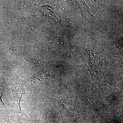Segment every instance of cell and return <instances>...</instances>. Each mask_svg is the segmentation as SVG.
Segmentation results:
<instances>
[{
  "mask_svg": "<svg viewBox=\"0 0 123 123\" xmlns=\"http://www.w3.org/2000/svg\"><path fill=\"white\" fill-rule=\"evenodd\" d=\"M18 117V123H35L33 120L25 114L19 115Z\"/></svg>",
  "mask_w": 123,
  "mask_h": 123,
  "instance_id": "1",
  "label": "cell"
}]
</instances>
